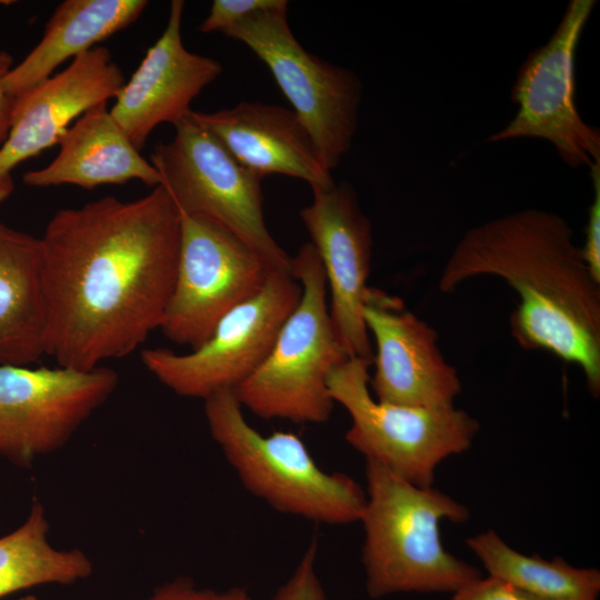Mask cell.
I'll return each mask as SVG.
<instances>
[{"label": "cell", "instance_id": "5bb4252c", "mask_svg": "<svg viewBox=\"0 0 600 600\" xmlns=\"http://www.w3.org/2000/svg\"><path fill=\"white\" fill-rule=\"evenodd\" d=\"M363 319L376 344L369 387L377 400L432 410L454 407L461 382L431 326L401 299L374 288L367 292Z\"/></svg>", "mask_w": 600, "mask_h": 600}, {"label": "cell", "instance_id": "9a60e30c", "mask_svg": "<svg viewBox=\"0 0 600 600\" xmlns=\"http://www.w3.org/2000/svg\"><path fill=\"white\" fill-rule=\"evenodd\" d=\"M124 83L111 52L96 46L14 98L9 133L0 148V202L13 191L12 171L21 162L59 144L73 120L114 99Z\"/></svg>", "mask_w": 600, "mask_h": 600}, {"label": "cell", "instance_id": "484cf974", "mask_svg": "<svg viewBox=\"0 0 600 600\" xmlns=\"http://www.w3.org/2000/svg\"><path fill=\"white\" fill-rule=\"evenodd\" d=\"M449 600H543L494 576L473 579L453 592Z\"/></svg>", "mask_w": 600, "mask_h": 600}, {"label": "cell", "instance_id": "9c48e42d", "mask_svg": "<svg viewBox=\"0 0 600 600\" xmlns=\"http://www.w3.org/2000/svg\"><path fill=\"white\" fill-rule=\"evenodd\" d=\"M301 293V284L290 271L273 270L262 289L229 311L200 347L187 353L144 349L142 363L181 397L206 400L234 390L267 358Z\"/></svg>", "mask_w": 600, "mask_h": 600}, {"label": "cell", "instance_id": "277c9868", "mask_svg": "<svg viewBox=\"0 0 600 600\" xmlns=\"http://www.w3.org/2000/svg\"><path fill=\"white\" fill-rule=\"evenodd\" d=\"M211 437L244 488L279 512L326 524L360 520L367 494L351 477L318 466L292 431L262 434L246 419L233 390L204 400Z\"/></svg>", "mask_w": 600, "mask_h": 600}, {"label": "cell", "instance_id": "7402d4cb", "mask_svg": "<svg viewBox=\"0 0 600 600\" xmlns=\"http://www.w3.org/2000/svg\"><path fill=\"white\" fill-rule=\"evenodd\" d=\"M490 576L543 600H597L600 572L577 568L557 557L526 556L508 546L492 529L466 540Z\"/></svg>", "mask_w": 600, "mask_h": 600}, {"label": "cell", "instance_id": "5b68a950", "mask_svg": "<svg viewBox=\"0 0 600 600\" xmlns=\"http://www.w3.org/2000/svg\"><path fill=\"white\" fill-rule=\"evenodd\" d=\"M302 293L259 368L234 390L242 408L262 419L298 423L329 420L331 371L350 358L333 328L321 260L311 242L292 257Z\"/></svg>", "mask_w": 600, "mask_h": 600}, {"label": "cell", "instance_id": "30bf717a", "mask_svg": "<svg viewBox=\"0 0 600 600\" xmlns=\"http://www.w3.org/2000/svg\"><path fill=\"white\" fill-rule=\"evenodd\" d=\"M271 271L228 230L180 214L176 278L159 329L168 340L197 349L229 311L262 289Z\"/></svg>", "mask_w": 600, "mask_h": 600}, {"label": "cell", "instance_id": "d4e9b609", "mask_svg": "<svg viewBox=\"0 0 600 600\" xmlns=\"http://www.w3.org/2000/svg\"><path fill=\"white\" fill-rule=\"evenodd\" d=\"M138 600H251V598L241 587L224 590L200 588L190 578L179 577L156 587L146 598Z\"/></svg>", "mask_w": 600, "mask_h": 600}, {"label": "cell", "instance_id": "8992f818", "mask_svg": "<svg viewBox=\"0 0 600 600\" xmlns=\"http://www.w3.org/2000/svg\"><path fill=\"white\" fill-rule=\"evenodd\" d=\"M371 361L350 357L328 379L334 403L351 424L346 441L404 480L432 487L434 471L450 456L470 448L479 422L462 409L432 410L377 400L369 387Z\"/></svg>", "mask_w": 600, "mask_h": 600}, {"label": "cell", "instance_id": "52a82bcc", "mask_svg": "<svg viewBox=\"0 0 600 600\" xmlns=\"http://www.w3.org/2000/svg\"><path fill=\"white\" fill-rule=\"evenodd\" d=\"M174 128L173 139L157 144L150 162L179 213L220 226L271 269L292 273V257L266 224L262 178L240 164L213 134L188 117Z\"/></svg>", "mask_w": 600, "mask_h": 600}, {"label": "cell", "instance_id": "603a6c76", "mask_svg": "<svg viewBox=\"0 0 600 600\" xmlns=\"http://www.w3.org/2000/svg\"><path fill=\"white\" fill-rule=\"evenodd\" d=\"M318 542L312 539L286 582L267 600H327L316 570Z\"/></svg>", "mask_w": 600, "mask_h": 600}, {"label": "cell", "instance_id": "ba28073f", "mask_svg": "<svg viewBox=\"0 0 600 600\" xmlns=\"http://www.w3.org/2000/svg\"><path fill=\"white\" fill-rule=\"evenodd\" d=\"M287 7L256 11L222 33L244 43L268 67L331 171L351 148L362 84L352 70L299 43L288 24Z\"/></svg>", "mask_w": 600, "mask_h": 600}, {"label": "cell", "instance_id": "4fadbf2b", "mask_svg": "<svg viewBox=\"0 0 600 600\" xmlns=\"http://www.w3.org/2000/svg\"><path fill=\"white\" fill-rule=\"evenodd\" d=\"M312 192V202L300 217L324 270L333 328L349 357L372 362L371 338L363 319L370 288L371 222L347 182Z\"/></svg>", "mask_w": 600, "mask_h": 600}, {"label": "cell", "instance_id": "4316f807", "mask_svg": "<svg viewBox=\"0 0 600 600\" xmlns=\"http://www.w3.org/2000/svg\"><path fill=\"white\" fill-rule=\"evenodd\" d=\"M593 199L588 210L582 257L592 276L600 282V162L590 167Z\"/></svg>", "mask_w": 600, "mask_h": 600}, {"label": "cell", "instance_id": "83f0119b", "mask_svg": "<svg viewBox=\"0 0 600 600\" xmlns=\"http://www.w3.org/2000/svg\"><path fill=\"white\" fill-rule=\"evenodd\" d=\"M13 59L11 54L0 51V148L2 147L9 133L11 123V113L13 107V98L4 90L3 78L12 68Z\"/></svg>", "mask_w": 600, "mask_h": 600}, {"label": "cell", "instance_id": "6da1fadb", "mask_svg": "<svg viewBox=\"0 0 600 600\" xmlns=\"http://www.w3.org/2000/svg\"><path fill=\"white\" fill-rule=\"evenodd\" d=\"M40 244L46 354L57 366L92 370L160 328L180 247V213L163 187L60 209Z\"/></svg>", "mask_w": 600, "mask_h": 600}, {"label": "cell", "instance_id": "7a4b0ae2", "mask_svg": "<svg viewBox=\"0 0 600 600\" xmlns=\"http://www.w3.org/2000/svg\"><path fill=\"white\" fill-rule=\"evenodd\" d=\"M479 276L499 277L518 293L510 317L517 342L578 366L598 397L600 282L569 223L551 211L523 209L470 228L449 256L439 289L453 292Z\"/></svg>", "mask_w": 600, "mask_h": 600}, {"label": "cell", "instance_id": "ac0fdd59", "mask_svg": "<svg viewBox=\"0 0 600 600\" xmlns=\"http://www.w3.org/2000/svg\"><path fill=\"white\" fill-rule=\"evenodd\" d=\"M58 156L46 167L27 171L23 182L46 188L73 184L92 189L140 180L161 184V178L129 141L108 108L101 102L86 111L59 142Z\"/></svg>", "mask_w": 600, "mask_h": 600}, {"label": "cell", "instance_id": "ffe728a7", "mask_svg": "<svg viewBox=\"0 0 600 600\" xmlns=\"http://www.w3.org/2000/svg\"><path fill=\"white\" fill-rule=\"evenodd\" d=\"M146 0H64L48 20L38 44L3 78L17 98L50 78L61 63L132 24L147 8Z\"/></svg>", "mask_w": 600, "mask_h": 600}, {"label": "cell", "instance_id": "f1b7e54d", "mask_svg": "<svg viewBox=\"0 0 600 600\" xmlns=\"http://www.w3.org/2000/svg\"><path fill=\"white\" fill-rule=\"evenodd\" d=\"M17 600H40V599H38L36 596L28 594V596L20 597Z\"/></svg>", "mask_w": 600, "mask_h": 600}, {"label": "cell", "instance_id": "44dd1931", "mask_svg": "<svg viewBox=\"0 0 600 600\" xmlns=\"http://www.w3.org/2000/svg\"><path fill=\"white\" fill-rule=\"evenodd\" d=\"M49 528L43 506L34 501L24 522L0 538V599L44 584H73L92 574L83 551L51 546Z\"/></svg>", "mask_w": 600, "mask_h": 600}, {"label": "cell", "instance_id": "d6986e66", "mask_svg": "<svg viewBox=\"0 0 600 600\" xmlns=\"http://www.w3.org/2000/svg\"><path fill=\"white\" fill-rule=\"evenodd\" d=\"M46 332L40 238L0 222V366L47 356Z\"/></svg>", "mask_w": 600, "mask_h": 600}, {"label": "cell", "instance_id": "8fae6325", "mask_svg": "<svg viewBox=\"0 0 600 600\" xmlns=\"http://www.w3.org/2000/svg\"><path fill=\"white\" fill-rule=\"evenodd\" d=\"M118 382V373L102 366H0V457L30 468L61 449Z\"/></svg>", "mask_w": 600, "mask_h": 600}, {"label": "cell", "instance_id": "2e32d148", "mask_svg": "<svg viewBox=\"0 0 600 600\" xmlns=\"http://www.w3.org/2000/svg\"><path fill=\"white\" fill-rule=\"evenodd\" d=\"M182 0L170 4L167 26L123 84L110 113L139 151L161 123L176 126L191 112L193 99L222 72L209 57L189 51L181 37Z\"/></svg>", "mask_w": 600, "mask_h": 600}, {"label": "cell", "instance_id": "e0dca14e", "mask_svg": "<svg viewBox=\"0 0 600 600\" xmlns=\"http://www.w3.org/2000/svg\"><path fill=\"white\" fill-rule=\"evenodd\" d=\"M188 118L213 134L240 164L262 179L284 174L308 182L312 190L336 183L293 110L242 101L213 112L191 110Z\"/></svg>", "mask_w": 600, "mask_h": 600}, {"label": "cell", "instance_id": "7c38bea8", "mask_svg": "<svg viewBox=\"0 0 600 600\" xmlns=\"http://www.w3.org/2000/svg\"><path fill=\"white\" fill-rule=\"evenodd\" d=\"M594 0H571L546 44L532 50L518 71L511 98L516 116L488 138L547 140L564 163L580 168L600 162V132L581 118L574 102L573 60Z\"/></svg>", "mask_w": 600, "mask_h": 600}, {"label": "cell", "instance_id": "3957f363", "mask_svg": "<svg viewBox=\"0 0 600 600\" xmlns=\"http://www.w3.org/2000/svg\"><path fill=\"white\" fill-rule=\"evenodd\" d=\"M362 562L371 598L398 592H454L481 571L449 553L440 522L463 523L468 508L432 487H419L366 460Z\"/></svg>", "mask_w": 600, "mask_h": 600}, {"label": "cell", "instance_id": "cb8c5ba5", "mask_svg": "<svg viewBox=\"0 0 600 600\" xmlns=\"http://www.w3.org/2000/svg\"><path fill=\"white\" fill-rule=\"evenodd\" d=\"M282 6L286 0H214L209 13L201 22L199 30L202 33L223 32L229 27L241 21L249 14Z\"/></svg>", "mask_w": 600, "mask_h": 600}]
</instances>
